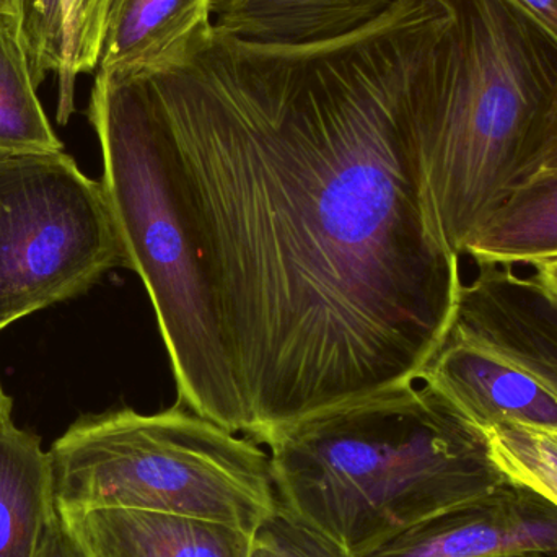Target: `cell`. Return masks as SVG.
<instances>
[{
	"label": "cell",
	"instance_id": "obj_14",
	"mask_svg": "<svg viewBox=\"0 0 557 557\" xmlns=\"http://www.w3.org/2000/svg\"><path fill=\"white\" fill-rule=\"evenodd\" d=\"M36 88L18 18L0 12V152L64 150Z\"/></svg>",
	"mask_w": 557,
	"mask_h": 557
},
{
	"label": "cell",
	"instance_id": "obj_21",
	"mask_svg": "<svg viewBox=\"0 0 557 557\" xmlns=\"http://www.w3.org/2000/svg\"><path fill=\"white\" fill-rule=\"evenodd\" d=\"M557 39V0H516Z\"/></svg>",
	"mask_w": 557,
	"mask_h": 557
},
{
	"label": "cell",
	"instance_id": "obj_1",
	"mask_svg": "<svg viewBox=\"0 0 557 557\" xmlns=\"http://www.w3.org/2000/svg\"><path fill=\"white\" fill-rule=\"evenodd\" d=\"M438 0L311 45L211 32L147 75L160 157L248 418L264 437L416 382L460 298L409 143Z\"/></svg>",
	"mask_w": 557,
	"mask_h": 557
},
{
	"label": "cell",
	"instance_id": "obj_26",
	"mask_svg": "<svg viewBox=\"0 0 557 557\" xmlns=\"http://www.w3.org/2000/svg\"><path fill=\"white\" fill-rule=\"evenodd\" d=\"M546 557H557V552L556 553H553V555H548Z\"/></svg>",
	"mask_w": 557,
	"mask_h": 557
},
{
	"label": "cell",
	"instance_id": "obj_17",
	"mask_svg": "<svg viewBox=\"0 0 557 557\" xmlns=\"http://www.w3.org/2000/svg\"><path fill=\"white\" fill-rule=\"evenodd\" d=\"M500 349L557 396V304L549 295L536 294L523 304L504 331Z\"/></svg>",
	"mask_w": 557,
	"mask_h": 557
},
{
	"label": "cell",
	"instance_id": "obj_20",
	"mask_svg": "<svg viewBox=\"0 0 557 557\" xmlns=\"http://www.w3.org/2000/svg\"><path fill=\"white\" fill-rule=\"evenodd\" d=\"M35 557H90L65 527L59 510L49 519Z\"/></svg>",
	"mask_w": 557,
	"mask_h": 557
},
{
	"label": "cell",
	"instance_id": "obj_24",
	"mask_svg": "<svg viewBox=\"0 0 557 557\" xmlns=\"http://www.w3.org/2000/svg\"><path fill=\"white\" fill-rule=\"evenodd\" d=\"M250 557H277L274 555L273 552H271L268 546H264L263 543L258 542L257 539H255V545L253 549H251V556Z\"/></svg>",
	"mask_w": 557,
	"mask_h": 557
},
{
	"label": "cell",
	"instance_id": "obj_6",
	"mask_svg": "<svg viewBox=\"0 0 557 557\" xmlns=\"http://www.w3.org/2000/svg\"><path fill=\"white\" fill-rule=\"evenodd\" d=\"M126 267L101 182L64 152H0V331Z\"/></svg>",
	"mask_w": 557,
	"mask_h": 557
},
{
	"label": "cell",
	"instance_id": "obj_19",
	"mask_svg": "<svg viewBox=\"0 0 557 557\" xmlns=\"http://www.w3.org/2000/svg\"><path fill=\"white\" fill-rule=\"evenodd\" d=\"M552 175H557V82L530 137L513 188Z\"/></svg>",
	"mask_w": 557,
	"mask_h": 557
},
{
	"label": "cell",
	"instance_id": "obj_5",
	"mask_svg": "<svg viewBox=\"0 0 557 557\" xmlns=\"http://www.w3.org/2000/svg\"><path fill=\"white\" fill-rule=\"evenodd\" d=\"M49 458L59 510L195 517L255 535L278 504L270 454L180 403L82 416Z\"/></svg>",
	"mask_w": 557,
	"mask_h": 557
},
{
	"label": "cell",
	"instance_id": "obj_9",
	"mask_svg": "<svg viewBox=\"0 0 557 557\" xmlns=\"http://www.w3.org/2000/svg\"><path fill=\"white\" fill-rule=\"evenodd\" d=\"M59 513L90 557H250L255 545L251 533L195 517L129 509Z\"/></svg>",
	"mask_w": 557,
	"mask_h": 557
},
{
	"label": "cell",
	"instance_id": "obj_16",
	"mask_svg": "<svg viewBox=\"0 0 557 557\" xmlns=\"http://www.w3.org/2000/svg\"><path fill=\"white\" fill-rule=\"evenodd\" d=\"M483 432L504 474L557 506V429L507 424Z\"/></svg>",
	"mask_w": 557,
	"mask_h": 557
},
{
	"label": "cell",
	"instance_id": "obj_25",
	"mask_svg": "<svg viewBox=\"0 0 557 557\" xmlns=\"http://www.w3.org/2000/svg\"><path fill=\"white\" fill-rule=\"evenodd\" d=\"M496 557H546L545 555H507V556H496Z\"/></svg>",
	"mask_w": 557,
	"mask_h": 557
},
{
	"label": "cell",
	"instance_id": "obj_3",
	"mask_svg": "<svg viewBox=\"0 0 557 557\" xmlns=\"http://www.w3.org/2000/svg\"><path fill=\"white\" fill-rule=\"evenodd\" d=\"M557 82V39L516 0H441L409 103L425 218L455 257L513 188Z\"/></svg>",
	"mask_w": 557,
	"mask_h": 557
},
{
	"label": "cell",
	"instance_id": "obj_7",
	"mask_svg": "<svg viewBox=\"0 0 557 557\" xmlns=\"http://www.w3.org/2000/svg\"><path fill=\"white\" fill-rule=\"evenodd\" d=\"M557 552V506L522 484L458 504L360 557H496Z\"/></svg>",
	"mask_w": 557,
	"mask_h": 557
},
{
	"label": "cell",
	"instance_id": "obj_11",
	"mask_svg": "<svg viewBox=\"0 0 557 557\" xmlns=\"http://www.w3.org/2000/svg\"><path fill=\"white\" fill-rule=\"evenodd\" d=\"M399 0H214L215 32L260 45L297 46L343 38Z\"/></svg>",
	"mask_w": 557,
	"mask_h": 557
},
{
	"label": "cell",
	"instance_id": "obj_4",
	"mask_svg": "<svg viewBox=\"0 0 557 557\" xmlns=\"http://www.w3.org/2000/svg\"><path fill=\"white\" fill-rule=\"evenodd\" d=\"M88 120L126 268L144 282L178 389V403L234 434H248L218 318L160 157L146 77L97 71Z\"/></svg>",
	"mask_w": 557,
	"mask_h": 557
},
{
	"label": "cell",
	"instance_id": "obj_10",
	"mask_svg": "<svg viewBox=\"0 0 557 557\" xmlns=\"http://www.w3.org/2000/svg\"><path fill=\"white\" fill-rule=\"evenodd\" d=\"M214 0H108L97 71L159 74L211 32Z\"/></svg>",
	"mask_w": 557,
	"mask_h": 557
},
{
	"label": "cell",
	"instance_id": "obj_12",
	"mask_svg": "<svg viewBox=\"0 0 557 557\" xmlns=\"http://www.w3.org/2000/svg\"><path fill=\"white\" fill-rule=\"evenodd\" d=\"M55 510L49 451L12 418L0 421V557H35Z\"/></svg>",
	"mask_w": 557,
	"mask_h": 557
},
{
	"label": "cell",
	"instance_id": "obj_23",
	"mask_svg": "<svg viewBox=\"0 0 557 557\" xmlns=\"http://www.w3.org/2000/svg\"><path fill=\"white\" fill-rule=\"evenodd\" d=\"M12 399L3 392L2 385H0V421L12 418Z\"/></svg>",
	"mask_w": 557,
	"mask_h": 557
},
{
	"label": "cell",
	"instance_id": "obj_22",
	"mask_svg": "<svg viewBox=\"0 0 557 557\" xmlns=\"http://www.w3.org/2000/svg\"><path fill=\"white\" fill-rule=\"evenodd\" d=\"M533 268H535V274L532 276L557 304V260L543 261V263L533 264Z\"/></svg>",
	"mask_w": 557,
	"mask_h": 557
},
{
	"label": "cell",
	"instance_id": "obj_18",
	"mask_svg": "<svg viewBox=\"0 0 557 557\" xmlns=\"http://www.w3.org/2000/svg\"><path fill=\"white\" fill-rule=\"evenodd\" d=\"M255 539L277 557H357L320 530L288 512L281 504L258 529Z\"/></svg>",
	"mask_w": 557,
	"mask_h": 557
},
{
	"label": "cell",
	"instance_id": "obj_13",
	"mask_svg": "<svg viewBox=\"0 0 557 557\" xmlns=\"http://www.w3.org/2000/svg\"><path fill=\"white\" fill-rule=\"evenodd\" d=\"M463 257L510 267L557 260V175L510 189L468 238Z\"/></svg>",
	"mask_w": 557,
	"mask_h": 557
},
{
	"label": "cell",
	"instance_id": "obj_2",
	"mask_svg": "<svg viewBox=\"0 0 557 557\" xmlns=\"http://www.w3.org/2000/svg\"><path fill=\"white\" fill-rule=\"evenodd\" d=\"M278 504L360 557L510 483L483 429L422 380L271 432Z\"/></svg>",
	"mask_w": 557,
	"mask_h": 557
},
{
	"label": "cell",
	"instance_id": "obj_8",
	"mask_svg": "<svg viewBox=\"0 0 557 557\" xmlns=\"http://www.w3.org/2000/svg\"><path fill=\"white\" fill-rule=\"evenodd\" d=\"M418 380L434 386L480 429H557V396L516 363L470 341L445 337Z\"/></svg>",
	"mask_w": 557,
	"mask_h": 557
},
{
	"label": "cell",
	"instance_id": "obj_15",
	"mask_svg": "<svg viewBox=\"0 0 557 557\" xmlns=\"http://www.w3.org/2000/svg\"><path fill=\"white\" fill-rule=\"evenodd\" d=\"M36 85L65 67V22L87 25L103 15L108 0H12Z\"/></svg>",
	"mask_w": 557,
	"mask_h": 557
}]
</instances>
